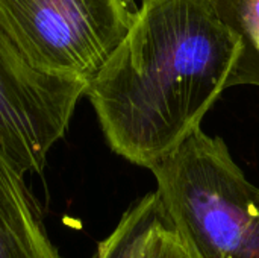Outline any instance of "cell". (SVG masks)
Wrapping results in <instances>:
<instances>
[{"label": "cell", "mask_w": 259, "mask_h": 258, "mask_svg": "<svg viewBox=\"0 0 259 258\" xmlns=\"http://www.w3.org/2000/svg\"><path fill=\"white\" fill-rule=\"evenodd\" d=\"M249 47L228 0H141L85 94L109 148L149 170L171 155L241 82Z\"/></svg>", "instance_id": "cell-1"}, {"label": "cell", "mask_w": 259, "mask_h": 258, "mask_svg": "<svg viewBox=\"0 0 259 258\" xmlns=\"http://www.w3.org/2000/svg\"><path fill=\"white\" fill-rule=\"evenodd\" d=\"M164 217L193 258H259V187L226 143L194 131L155 164Z\"/></svg>", "instance_id": "cell-2"}, {"label": "cell", "mask_w": 259, "mask_h": 258, "mask_svg": "<svg viewBox=\"0 0 259 258\" xmlns=\"http://www.w3.org/2000/svg\"><path fill=\"white\" fill-rule=\"evenodd\" d=\"M132 20L129 0H0V24L32 67L87 84Z\"/></svg>", "instance_id": "cell-3"}, {"label": "cell", "mask_w": 259, "mask_h": 258, "mask_svg": "<svg viewBox=\"0 0 259 258\" xmlns=\"http://www.w3.org/2000/svg\"><path fill=\"white\" fill-rule=\"evenodd\" d=\"M88 84L32 67L0 24V154L20 173H41Z\"/></svg>", "instance_id": "cell-4"}, {"label": "cell", "mask_w": 259, "mask_h": 258, "mask_svg": "<svg viewBox=\"0 0 259 258\" xmlns=\"http://www.w3.org/2000/svg\"><path fill=\"white\" fill-rule=\"evenodd\" d=\"M0 258H62L47 234L23 175L2 154Z\"/></svg>", "instance_id": "cell-5"}, {"label": "cell", "mask_w": 259, "mask_h": 258, "mask_svg": "<svg viewBox=\"0 0 259 258\" xmlns=\"http://www.w3.org/2000/svg\"><path fill=\"white\" fill-rule=\"evenodd\" d=\"M249 44L259 55V0H228Z\"/></svg>", "instance_id": "cell-6"}, {"label": "cell", "mask_w": 259, "mask_h": 258, "mask_svg": "<svg viewBox=\"0 0 259 258\" xmlns=\"http://www.w3.org/2000/svg\"><path fill=\"white\" fill-rule=\"evenodd\" d=\"M156 258H193L164 214H161L156 227Z\"/></svg>", "instance_id": "cell-7"}, {"label": "cell", "mask_w": 259, "mask_h": 258, "mask_svg": "<svg viewBox=\"0 0 259 258\" xmlns=\"http://www.w3.org/2000/svg\"><path fill=\"white\" fill-rule=\"evenodd\" d=\"M105 258H156L155 252L150 249L149 245H129V246H123L118 248L115 251H112L111 254H108Z\"/></svg>", "instance_id": "cell-8"}]
</instances>
